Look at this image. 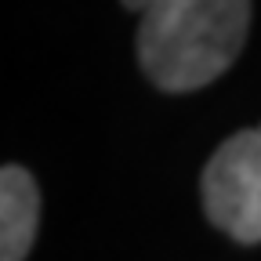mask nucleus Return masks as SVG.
I'll return each mask as SVG.
<instances>
[{
	"label": "nucleus",
	"instance_id": "f257e3e1",
	"mask_svg": "<svg viewBox=\"0 0 261 261\" xmlns=\"http://www.w3.org/2000/svg\"><path fill=\"white\" fill-rule=\"evenodd\" d=\"M138 11V62L160 91L218 80L247 44L250 0H123Z\"/></svg>",
	"mask_w": 261,
	"mask_h": 261
},
{
	"label": "nucleus",
	"instance_id": "f03ea898",
	"mask_svg": "<svg viewBox=\"0 0 261 261\" xmlns=\"http://www.w3.org/2000/svg\"><path fill=\"white\" fill-rule=\"evenodd\" d=\"M203 211L236 243H261V127L236 130L207 160Z\"/></svg>",
	"mask_w": 261,
	"mask_h": 261
},
{
	"label": "nucleus",
	"instance_id": "7ed1b4c3",
	"mask_svg": "<svg viewBox=\"0 0 261 261\" xmlns=\"http://www.w3.org/2000/svg\"><path fill=\"white\" fill-rule=\"evenodd\" d=\"M40 225V189L18 163L0 171V261H25Z\"/></svg>",
	"mask_w": 261,
	"mask_h": 261
}]
</instances>
